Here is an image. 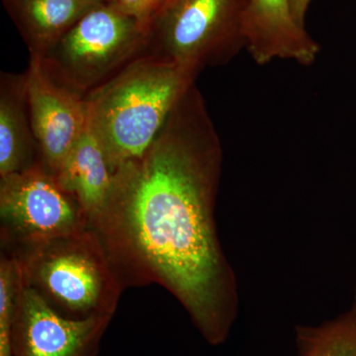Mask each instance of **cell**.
I'll list each match as a JSON object with an SVG mask.
<instances>
[{"label":"cell","mask_w":356,"mask_h":356,"mask_svg":"<svg viewBox=\"0 0 356 356\" xmlns=\"http://www.w3.org/2000/svg\"><path fill=\"white\" fill-rule=\"evenodd\" d=\"M222 161L195 83L147 151L115 170L91 225L122 286L165 287L211 346L227 341L238 311L235 273L214 219Z\"/></svg>","instance_id":"cell-1"},{"label":"cell","mask_w":356,"mask_h":356,"mask_svg":"<svg viewBox=\"0 0 356 356\" xmlns=\"http://www.w3.org/2000/svg\"><path fill=\"white\" fill-rule=\"evenodd\" d=\"M199 74L154 56H140L86 98V124L112 173L140 158Z\"/></svg>","instance_id":"cell-2"},{"label":"cell","mask_w":356,"mask_h":356,"mask_svg":"<svg viewBox=\"0 0 356 356\" xmlns=\"http://www.w3.org/2000/svg\"><path fill=\"white\" fill-rule=\"evenodd\" d=\"M13 254L26 284L65 317L114 316L124 288L91 227Z\"/></svg>","instance_id":"cell-3"},{"label":"cell","mask_w":356,"mask_h":356,"mask_svg":"<svg viewBox=\"0 0 356 356\" xmlns=\"http://www.w3.org/2000/svg\"><path fill=\"white\" fill-rule=\"evenodd\" d=\"M248 0H159L146 25L145 54L200 74L245 49Z\"/></svg>","instance_id":"cell-4"},{"label":"cell","mask_w":356,"mask_h":356,"mask_svg":"<svg viewBox=\"0 0 356 356\" xmlns=\"http://www.w3.org/2000/svg\"><path fill=\"white\" fill-rule=\"evenodd\" d=\"M146 27L112 2L83 16L41 58L56 81L86 98L146 51Z\"/></svg>","instance_id":"cell-5"},{"label":"cell","mask_w":356,"mask_h":356,"mask_svg":"<svg viewBox=\"0 0 356 356\" xmlns=\"http://www.w3.org/2000/svg\"><path fill=\"white\" fill-rule=\"evenodd\" d=\"M1 241L16 248L55 240L90 227L76 197L42 161L0 177Z\"/></svg>","instance_id":"cell-6"},{"label":"cell","mask_w":356,"mask_h":356,"mask_svg":"<svg viewBox=\"0 0 356 356\" xmlns=\"http://www.w3.org/2000/svg\"><path fill=\"white\" fill-rule=\"evenodd\" d=\"M112 318L65 317L22 280L11 334L13 356H96Z\"/></svg>","instance_id":"cell-7"},{"label":"cell","mask_w":356,"mask_h":356,"mask_svg":"<svg viewBox=\"0 0 356 356\" xmlns=\"http://www.w3.org/2000/svg\"><path fill=\"white\" fill-rule=\"evenodd\" d=\"M25 74L30 120L42 163L56 173L86 129V102L56 81L37 56H30Z\"/></svg>","instance_id":"cell-8"},{"label":"cell","mask_w":356,"mask_h":356,"mask_svg":"<svg viewBox=\"0 0 356 356\" xmlns=\"http://www.w3.org/2000/svg\"><path fill=\"white\" fill-rule=\"evenodd\" d=\"M243 31L245 49L257 65L291 60L310 65L320 51L306 28L293 20L289 0H248Z\"/></svg>","instance_id":"cell-9"},{"label":"cell","mask_w":356,"mask_h":356,"mask_svg":"<svg viewBox=\"0 0 356 356\" xmlns=\"http://www.w3.org/2000/svg\"><path fill=\"white\" fill-rule=\"evenodd\" d=\"M42 161L28 108L26 74L0 72V177Z\"/></svg>","instance_id":"cell-10"},{"label":"cell","mask_w":356,"mask_h":356,"mask_svg":"<svg viewBox=\"0 0 356 356\" xmlns=\"http://www.w3.org/2000/svg\"><path fill=\"white\" fill-rule=\"evenodd\" d=\"M55 175L65 191L76 197L91 227L108 198L113 173L88 124Z\"/></svg>","instance_id":"cell-11"},{"label":"cell","mask_w":356,"mask_h":356,"mask_svg":"<svg viewBox=\"0 0 356 356\" xmlns=\"http://www.w3.org/2000/svg\"><path fill=\"white\" fill-rule=\"evenodd\" d=\"M30 56L42 57L76 23L104 4L99 0H4Z\"/></svg>","instance_id":"cell-12"},{"label":"cell","mask_w":356,"mask_h":356,"mask_svg":"<svg viewBox=\"0 0 356 356\" xmlns=\"http://www.w3.org/2000/svg\"><path fill=\"white\" fill-rule=\"evenodd\" d=\"M299 356H356V296L350 311L324 324L297 325Z\"/></svg>","instance_id":"cell-13"},{"label":"cell","mask_w":356,"mask_h":356,"mask_svg":"<svg viewBox=\"0 0 356 356\" xmlns=\"http://www.w3.org/2000/svg\"><path fill=\"white\" fill-rule=\"evenodd\" d=\"M21 287L22 274L17 259L13 254H2L0 261V356H13L11 334Z\"/></svg>","instance_id":"cell-14"},{"label":"cell","mask_w":356,"mask_h":356,"mask_svg":"<svg viewBox=\"0 0 356 356\" xmlns=\"http://www.w3.org/2000/svg\"><path fill=\"white\" fill-rule=\"evenodd\" d=\"M159 0H113L112 3L133 16L146 27L147 20Z\"/></svg>","instance_id":"cell-15"},{"label":"cell","mask_w":356,"mask_h":356,"mask_svg":"<svg viewBox=\"0 0 356 356\" xmlns=\"http://www.w3.org/2000/svg\"><path fill=\"white\" fill-rule=\"evenodd\" d=\"M313 0H289L290 11L293 20L300 27H305L307 11Z\"/></svg>","instance_id":"cell-16"},{"label":"cell","mask_w":356,"mask_h":356,"mask_svg":"<svg viewBox=\"0 0 356 356\" xmlns=\"http://www.w3.org/2000/svg\"><path fill=\"white\" fill-rule=\"evenodd\" d=\"M99 1L112 2V1H113V0H99Z\"/></svg>","instance_id":"cell-17"}]
</instances>
